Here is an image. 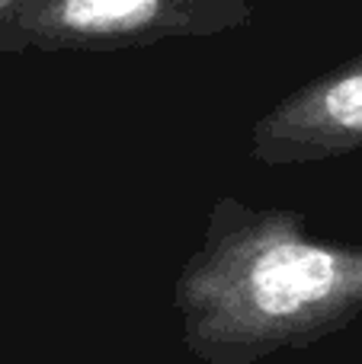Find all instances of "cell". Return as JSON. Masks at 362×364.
<instances>
[{
	"instance_id": "1",
	"label": "cell",
	"mask_w": 362,
	"mask_h": 364,
	"mask_svg": "<svg viewBox=\"0 0 362 364\" xmlns=\"http://www.w3.org/2000/svg\"><path fill=\"white\" fill-rule=\"evenodd\" d=\"M199 364H257L308 348L362 316V246L331 243L295 208L218 198L173 284Z\"/></svg>"
},
{
	"instance_id": "2",
	"label": "cell",
	"mask_w": 362,
	"mask_h": 364,
	"mask_svg": "<svg viewBox=\"0 0 362 364\" xmlns=\"http://www.w3.org/2000/svg\"><path fill=\"white\" fill-rule=\"evenodd\" d=\"M250 0H29L19 32L42 55H103L164 38H205L247 29Z\"/></svg>"
},
{
	"instance_id": "3",
	"label": "cell",
	"mask_w": 362,
	"mask_h": 364,
	"mask_svg": "<svg viewBox=\"0 0 362 364\" xmlns=\"http://www.w3.org/2000/svg\"><path fill=\"white\" fill-rule=\"evenodd\" d=\"M362 151V51L260 115L250 132V157L267 166L318 164Z\"/></svg>"
},
{
	"instance_id": "4",
	"label": "cell",
	"mask_w": 362,
	"mask_h": 364,
	"mask_svg": "<svg viewBox=\"0 0 362 364\" xmlns=\"http://www.w3.org/2000/svg\"><path fill=\"white\" fill-rule=\"evenodd\" d=\"M26 6H29V0H0V58L29 51V42L19 32V16Z\"/></svg>"
}]
</instances>
